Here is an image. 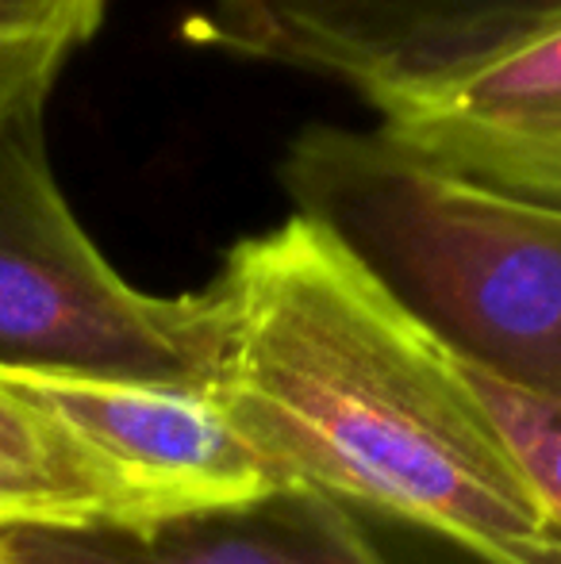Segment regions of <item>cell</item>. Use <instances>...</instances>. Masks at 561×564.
Masks as SVG:
<instances>
[{
    "label": "cell",
    "instance_id": "3957f363",
    "mask_svg": "<svg viewBox=\"0 0 561 564\" xmlns=\"http://www.w3.org/2000/svg\"><path fill=\"white\" fill-rule=\"evenodd\" d=\"M43 116L0 123V369L212 388L224 354L216 281L150 296L120 276L54 177Z\"/></svg>",
    "mask_w": 561,
    "mask_h": 564
},
{
    "label": "cell",
    "instance_id": "8fae6325",
    "mask_svg": "<svg viewBox=\"0 0 561 564\" xmlns=\"http://www.w3.org/2000/svg\"><path fill=\"white\" fill-rule=\"evenodd\" d=\"M0 564H8V561H4V553H0Z\"/></svg>",
    "mask_w": 561,
    "mask_h": 564
},
{
    "label": "cell",
    "instance_id": "5b68a950",
    "mask_svg": "<svg viewBox=\"0 0 561 564\" xmlns=\"http://www.w3.org/2000/svg\"><path fill=\"white\" fill-rule=\"evenodd\" d=\"M15 377L147 499L154 519L239 507L281 488L270 465L224 415L212 388Z\"/></svg>",
    "mask_w": 561,
    "mask_h": 564
},
{
    "label": "cell",
    "instance_id": "30bf717a",
    "mask_svg": "<svg viewBox=\"0 0 561 564\" xmlns=\"http://www.w3.org/2000/svg\"><path fill=\"white\" fill-rule=\"evenodd\" d=\"M465 372H470V384L477 388L500 438L508 442L531 496L539 499L542 514L561 538V395L508 384V380L488 377L470 365Z\"/></svg>",
    "mask_w": 561,
    "mask_h": 564
},
{
    "label": "cell",
    "instance_id": "8992f818",
    "mask_svg": "<svg viewBox=\"0 0 561 564\" xmlns=\"http://www.w3.org/2000/svg\"><path fill=\"white\" fill-rule=\"evenodd\" d=\"M8 564H397L358 511L312 488L154 522L0 530Z\"/></svg>",
    "mask_w": 561,
    "mask_h": 564
},
{
    "label": "cell",
    "instance_id": "6da1fadb",
    "mask_svg": "<svg viewBox=\"0 0 561 564\" xmlns=\"http://www.w3.org/2000/svg\"><path fill=\"white\" fill-rule=\"evenodd\" d=\"M224 354L212 395L281 488H312L485 564H561L470 372L289 216L216 276Z\"/></svg>",
    "mask_w": 561,
    "mask_h": 564
},
{
    "label": "cell",
    "instance_id": "ba28073f",
    "mask_svg": "<svg viewBox=\"0 0 561 564\" xmlns=\"http://www.w3.org/2000/svg\"><path fill=\"white\" fill-rule=\"evenodd\" d=\"M154 522L147 499L0 369V530Z\"/></svg>",
    "mask_w": 561,
    "mask_h": 564
},
{
    "label": "cell",
    "instance_id": "7a4b0ae2",
    "mask_svg": "<svg viewBox=\"0 0 561 564\" xmlns=\"http://www.w3.org/2000/svg\"><path fill=\"white\" fill-rule=\"evenodd\" d=\"M281 188L462 365L561 395V200L470 177L389 127H308Z\"/></svg>",
    "mask_w": 561,
    "mask_h": 564
},
{
    "label": "cell",
    "instance_id": "277c9868",
    "mask_svg": "<svg viewBox=\"0 0 561 564\" xmlns=\"http://www.w3.org/2000/svg\"><path fill=\"white\" fill-rule=\"evenodd\" d=\"M561 31V0H212L193 35L338 82L377 112L439 97Z\"/></svg>",
    "mask_w": 561,
    "mask_h": 564
},
{
    "label": "cell",
    "instance_id": "9c48e42d",
    "mask_svg": "<svg viewBox=\"0 0 561 564\" xmlns=\"http://www.w3.org/2000/svg\"><path fill=\"white\" fill-rule=\"evenodd\" d=\"M108 0H0V123L46 108L66 62L93 43Z\"/></svg>",
    "mask_w": 561,
    "mask_h": 564
},
{
    "label": "cell",
    "instance_id": "52a82bcc",
    "mask_svg": "<svg viewBox=\"0 0 561 564\" xmlns=\"http://www.w3.org/2000/svg\"><path fill=\"white\" fill-rule=\"evenodd\" d=\"M381 127L470 177L561 200V31Z\"/></svg>",
    "mask_w": 561,
    "mask_h": 564
}]
</instances>
